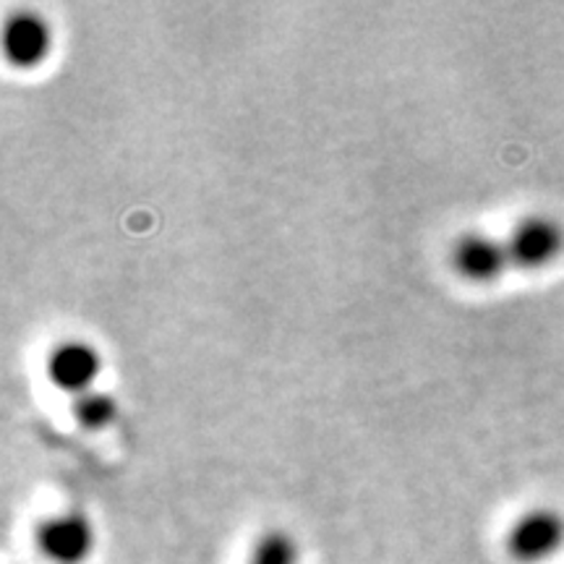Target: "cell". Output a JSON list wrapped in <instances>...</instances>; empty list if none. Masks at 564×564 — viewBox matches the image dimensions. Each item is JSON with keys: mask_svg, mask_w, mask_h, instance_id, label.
Masks as SVG:
<instances>
[{"mask_svg": "<svg viewBox=\"0 0 564 564\" xmlns=\"http://www.w3.org/2000/svg\"><path fill=\"white\" fill-rule=\"evenodd\" d=\"M564 546V518L552 507H535L514 520L507 533V554L518 564L552 560Z\"/></svg>", "mask_w": 564, "mask_h": 564, "instance_id": "obj_1", "label": "cell"}, {"mask_svg": "<svg viewBox=\"0 0 564 564\" xmlns=\"http://www.w3.org/2000/svg\"><path fill=\"white\" fill-rule=\"evenodd\" d=\"M505 246L514 267L541 270V267L556 262L564 251V228L554 217L528 215L514 225Z\"/></svg>", "mask_w": 564, "mask_h": 564, "instance_id": "obj_2", "label": "cell"}, {"mask_svg": "<svg viewBox=\"0 0 564 564\" xmlns=\"http://www.w3.org/2000/svg\"><path fill=\"white\" fill-rule=\"evenodd\" d=\"M34 541L40 552L55 564H82L95 549V531L84 514L66 512L40 523Z\"/></svg>", "mask_w": 564, "mask_h": 564, "instance_id": "obj_3", "label": "cell"}, {"mask_svg": "<svg viewBox=\"0 0 564 564\" xmlns=\"http://www.w3.org/2000/svg\"><path fill=\"white\" fill-rule=\"evenodd\" d=\"M102 369V358L95 345L84 340H66L58 343L47 356V377L58 390L79 394L95 390L97 373Z\"/></svg>", "mask_w": 564, "mask_h": 564, "instance_id": "obj_4", "label": "cell"}, {"mask_svg": "<svg viewBox=\"0 0 564 564\" xmlns=\"http://www.w3.org/2000/svg\"><path fill=\"white\" fill-rule=\"evenodd\" d=\"M449 259L455 272L468 282H494L502 278L507 264H512L507 246L486 232H465L457 238Z\"/></svg>", "mask_w": 564, "mask_h": 564, "instance_id": "obj_5", "label": "cell"}, {"mask_svg": "<svg viewBox=\"0 0 564 564\" xmlns=\"http://www.w3.org/2000/svg\"><path fill=\"white\" fill-rule=\"evenodd\" d=\"M53 30L40 13L17 11L6 19L3 53L19 68H34L51 55Z\"/></svg>", "mask_w": 564, "mask_h": 564, "instance_id": "obj_6", "label": "cell"}, {"mask_svg": "<svg viewBox=\"0 0 564 564\" xmlns=\"http://www.w3.org/2000/svg\"><path fill=\"white\" fill-rule=\"evenodd\" d=\"M116 415L118 405L108 392L89 390L79 394V398H74V419L79 421L84 429H89V432L110 426V423L116 421Z\"/></svg>", "mask_w": 564, "mask_h": 564, "instance_id": "obj_7", "label": "cell"}, {"mask_svg": "<svg viewBox=\"0 0 564 564\" xmlns=\"http://www.w3.org/2000/svg\"><path fill=\"white\" fill-rule=\"evenodd\" d=\"M249 564H299V544L291 533L274 528L259 535Z\"/></svg>", "mask_w": 564, "mask_h": 564, "instance_id": "obj_8", "label": "cell"}]
</instances>
